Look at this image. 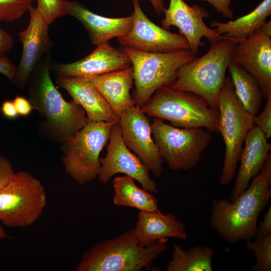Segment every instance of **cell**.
Returning a JSON list of instances; mask_svg holds the SVG:
<instances>
[{"instance_id":"obj_1","label":"cell","mask_w":271,"mask_h":271,"mask_svg":"<svg viewBox=\"0 0 271 271\" xmlns=\"http://www.w3.org/2000/svg\"><path fill=\"white\" fill-rule=\"evenodd\" d=\"M245 191L233 202L213 200L209 223L227 242L234 244L255 238L258 215L271 197V153Z\"/></svg>"},{"instance_id":"obj_2","label":"cell","mask_w":271,"mask_h":271,"mask_svg":"<svg viewBox=\"0 0 271 271\" xmlns=\"http://www.w3.org/2000/svg\"><path fill=\"white\" fill-rule=\"evenodd\" d=\"M28 82L29 100L44 118L39 128L48 139L63 143L87 123L83 108L66 101L55 86L48 62L36 67Z\"/></svg>"},{"instance_id":"obj_3","label":"cell","mask_w":271,"mask_h":271,"mask_svg":"<svg viewBox=\"0 0 271 271\" xmlns=\"http://www.w3.org/2000/svg\"><path fill=\"white\" fill-rule=\"evenodd\" d=\"M167 238L146 247L141 246L134 228L118 236L101 241L81 256L76 271H141L149 269L152 262L166 249Z\"/></svg>"},{"instance_id":"obj_4","label":"cell","mask_w":271,"mask_h":271,"mask_svg":"<svg viewBox=\"0 0 271 271\" xmlns=\"http://www.w3.org/2000/svg\"><path fill=\"white\" fill-rule=\"evenodd\" d=\"M225 37L211 43L208 51L177 71L171 88L192 92L203 98L209 106L218 110V98L235 44L243 40Z\"/></svg>"},{"instance_id":"obj_5","label":"cell","mask_w":271,"mask_h":271,"mask_svg":"<svg viewBox=\"0 0 271 271\" xmlns=\"http://www.w3.org/2000/svg\"><path fill=\"white\" fill-rule=\"evenodd\" d=\"M141 108L147 115L167 120L176 127H203L210 132H219V110L191 92L162 86Z\"/></svg>"},{"instance_id":"obj_6","label":"cell","mask_w":271,"mask_h":271,"mask_svg":"<svg viewBox=\"0 0 271 271\" xmlns=\"http://www.w3.org/2000/svg\"><path fill=\"white\" fill-rule=\"evenodd\" d=\"M130 59L135 89L132 99L142 107L159 88L170 86L178 70L197 57L189 49L165 53H150L121 47Z\"/></svg>"},{"instance_id":"obj_7","label":"cell","mask_w":271,"mask_h":271,"mask_svg":"<svg viewBox=\"0 0 271 271\" xmlns=\"http://www.w3.org/2000/svg\"><path fill=\"white\" fill-rule=\"evenodd\" d=\"M219 132L225 145L219 183L226 185L236 176L243 144L254 126L253 115L247 111L234 93L230 76L226 77L218 98Z\"/></svg>"},{"instance_id":"obj_8","label":"cell","mask_w":271,"mask_h":271,"mask_svg":"<svg viewBox=\"0 0 271 271\" xmlns=\"http://www.w3.org/2000/svg\"><path fill=\"white\" fill-rule=\"evenodd\" d=\"M115 122H88L62 143L65 171L78 184L84 185L98 177L99 155L109 141L111 128Z\"/></svg>"},{"instance_id":"obj_9","label":"cell","mask_w":271,"mask_h":271,"mask_svg":"<svg viewBox=\"0 0 271 271\" xmlns=\"http://www.w3.org/2000/svg\"><path fill=\"white\" fill-rule=\"evenodd\" d=\"M47 194L41 182L29 172L15 173L0 188V221L9 227H24L41 216L47 204Z\"/></svg>"},{"instance_id":"obj_10","label":"cell","mask_w":271,"mask_h":271,"mask_svg":"<svg viewBox=\"0 0 271 271\" xmlns=\"http://www.w3.org/2000/svg\"><path fill=\"white\" fill-rule=\"evenodd\" d=\"M151 126L161 157L175 171L195 167L212 138L211 132L204 128H179L155 117Z\"/></svg>"},{"instance_id":"obj_11","label":"cell","mask_w":271,"mask_h":271,"mask_svg":"<svg viewBox=\"0 0 271 271\" xmlns=\"http://www.w3.org/2000/svg\"><path fill=\"white\" fill-rule=\"evenodd\" d=\"M133 11L130 30L118 38L121 47L145 52L165 53L189 49L185 37L173 33L151 21L143 12L139 0H131Z\"/></svg>"},{"instance_id":"obj_12","label":"cell","mask_w":271,"mask_h":271,"mask_svg":"<svg viewBox=\"0 0 271 271\" xmlns=\"http://www.w3.org/2000/svg\"><path fill=\"white\" fill-rule=\"evenodd\" d=\"M99 162L98 177L102 183L105 184L114 175L122 173L139 182L143 189L150 193H158L156 183L150 177V170L123 141L118 122L114 123L111 128L106 155L99 158Z\"/></svg>"},{"instance_id":"obj_13","label":"cell","mask_w":271,"mask_h":271,"mask_svg":"<svg viewBox=\"0 0 271 271\" xmlns=\"http://www.w3.org/2000/svg\"><path fill=\"white\" fill-rule=\"evenodd\" d=\"M231 60L256 79L266 99L271 93L270 21L235 44Z\"/></svg>"},{"instance_id":"obj_14","label":"cell","mask_w":271,"mask_h":271,"mask_svg":"<svg viewBox=\"0 0 271 271\" xmlns=\"http://www.w3.org/2000/svg\"><path fill=\"white\" fill-rule=\"evenodd\" d=\"M123 141L157 177L163 172L164 160L152 137L149 118L135 105L125 110L118 121Z\"/></svg>"},{"instance_id":"obj_15","label":"cell","mask_w":271,"mask_h":271,"mask_svg":"<svg viewBox=\"0 0 271 271\" xmlns=\"http://www.w3.org/2000/svg\"><path fill=\"white\" fill-rule=\"evenodd\" d=\"M163 13L165 17L161 21L162 27L168 31L171 26L178 28L180 34L185 37L194 55L198 54L199 47L205 44L201 41L203 37L210 43L226 37L205 24L203 19L208 18L210 15L198 5L189 6L183 0H170L169 7Z\"/></svg>"},{"instance_id":"obj_16","label":"cell","mask_w":271,"mask_h":271,"mask_svg":"<svg viewBox=\"0 0 271 271\" xmlns=\"http://www.w3.org/2000/svg\"><path fill=\"white\" fill-rule=\"evenodd\" d=\"M28 11V26L19 34L23 50L20 62L12 81L20 89L25 87L39 60L43 54L50 50L52 44L48 35L49 25L40 11L33 6Z\"/></svg>"},{"instance_id":"obj_17","label":"cell","mask_w":271,"mask_h":271,"mask_svg":"<svg viewBox=\"0 0 271 271\" xmlns=\"http://www.w3.org/2000/svg\"><path fill=\"white\" fill-rule=\"evenodd\" d=\"M131 66L129 57L105 42L83 58L68 64L55 65L54 70L63 76L100 75L125 69Z\"/></svg>"},{"instance_id":"obj_18","label":"cell","mask_w":271,"mask_h":271,"mask_svg":"<svg viewBox=\"0 0 271 271\" xmlns=\"http://www.w3.org/2000/svg\"><path fill=\"white\" fill-rule=\"evenodd\" d=\"M63 5L65 15L72 16L81 22L91 43L95 45L125 35L132 26V14L126 17L108 18L93 13L77 2L64 0Z\"/></svg>"},{"instance_id":"obj_19","label":"cell","mask_w":271,"mask_h":271,"mask_svg":"<svg viewBox=\"0 0 271 271\" xmlns=\"http://www.w3.org/2000/svg\"><path fill=\"white\" fill-rule=\"evenodd\" d=\"M58 86L66 90L87 114L88 122L119 121V117L92 83L82 76H59Z\"/></svg>"},{"instance_id":"obj_20","label":"cell","mask_w":271,"mask_h":271,"mask_svg":"<svg viewBox=\"0 0 271 271\" xmlns=\"http://www.w3.org/2000/svg\"><path fill=\"white\" fill-rule=\"evenodd\" d=\"M264 133L255 126L245 138L236 172L235 184L230 194V201H234L248 187L250 180L257 175L271 151V144Z\"/></svg>"},{"instance_id":"obj_21","label":"cell","mask_w":271,"mask_h":271,"mask_svg":"<svg viewBox=\"0 0 271 271\" xmlns=\"http://www.w3.org/2000/svg\"><path fill=\"white\" fill-rule=\"evenodd\" d=\"M137 218L134 229L141 246H150L169 237L183 240L188 238L185 225L171 213L163 214L159 209L153 212L139 211Z\"/></svg>"},{"instance_id":"obj_22","label":"cell","mask_w":271,"mask_h":271,"mask_svg":"<svg viewBox=\"0 0 271 271\" xmlns=\"http://www.w3.org/2000/svg\"><path fill=\"white\" fill-rule=\"evenodd\" d=\"M82 77L92 83L118 117L136 105L129 92L133 83L131 66L107 73Z\"/></svg>"},{"instance_id":"obj_23","label":"cell","mask_w":271,"mask_h":271,"mask_svg":"<svg viewBox=\"0 0 271 271\" xmlns=\"http://www.w3.org/2000/svg\"><path fill=\"white\" fill-rule=\"evenodd\" d=\"M271 15V0H263L252 11L234 21L220 22L212 21L211 27L226 37L244 39L260 28Z\"/></svg>"},{"instance_id":"obj_24","label":"cell","mask_w":271,"mask_h":271,"mask_svg":"<svg viewBox=\"0 0 271 271\" xmlns=\"http://www.w3.org/2000/svg\"><path fill=\"white\" fill-rule=\"evenodd\" d=\"M134 180L127 175L114 178L112 181L114 204L134 208L141 211L153 212L159 209L157 199L150 192L138 187Z\"/></svg>"},{"instance_id":"obj_25","label":"cell","mask_w":271,"mask_h":271,"mask_svg":"<svg viewBox=\"0 0 271 271\" xmlns=\"http://www.w3.org/2000/svg\"><path fill=\"white\" fill-rule=\"evenodd\" d=\"M227 69L238 101L249 113L253 116L257 115L263 99L258 82L251 74L231 60Z\"/></svg>"},{"instance_id":"obj_26","label":"cell","mask_w":271,"mask_h":271,"mask_svg":"<svg viewBox=\"0 0 271 271\" xmlns=\"http://www.w3.org/2000/svg\"><path fill=\"white\" fill-rule=\"evenodd\" d=\"M213 249L207 245H198L185 250L179 244L173 246L172 258L166 271H211Z\"/></svg>"},{"instance_id":"obj_27","label":"cell","mask_w":271,"mask_h":271,"mask_svg":"<svg viewBox=\"0 0 271 271\" xmlns=\"http://www.w3.org/2000/svg\"><path fill=\"white\" fill-rule=\"evenodd\" d=\"M246 249L252 252L255 262L252 265V271L271 270V234L254 241H246Z\"/></svg>"},{"instance_id":"obj_28","label":"cell","mask_w":271,"mask_h":271,"mask_svg":"<svg viewBox=\"0 0 271 271\" xmlns=\"http://www.w3.org/2000/svg\"><path fill=\"white\" fill-rule=\"evenodd\" d=\"M33 0H0V21L12 22L32 6Z\"/></svg>"},{"instance_id":"obj_29","label":"cell","mask_w":271,"mask_h":271,"mask_svg":"<svg viewBox=\"0 0 271 271\" xmlns=\"http://www.w3.org/2000/svg\"><path fill=\"white\" fill-rule=\"evenodd\" d=\"M64 0H37V8L49 25L57 18L65 15Z\"/></svg>"},{"instance_id":"obj_30","label":"cell","mask_w":271,"mask_h":271,"mask_svg":"<svg viewBox=\"0 0 271 271\" xmlns=\"http://www.w3.org/2000/svg\"><path fill=\"white\" fill-rule=\"evenodd\" d=\"M266 100V104L262 112L253 116V123L268 139L271 137V93Z\"/></svg>"},{"instance_id":"obj_31","label":"cell","mask_w":271,"mask_h":271,"mask_svg":"<svg viewBox=\"0 0 271 271\" xmlns=\"http://www.w3.org/2000/svg\"><path fill=\"white\" fill-rule=\"evenodd\" d=\"M15 173L10 161L4 156H0V188L7 184Z\"/></svg>"},{"instance_id":"obj_32","label":"cell","mask_w":271,"mask_h":271,"mask_svg":"<svg viewBox=\"0 0 271 271\" xmlns=\"http://www.w3.org/2000/svg\"><path fill=\"white\" fill-rule=\"evenodd\" d=\"M271 234V206L264 213L263 219L257 227L255 238H261L264 236Z\"/></svg>"},{"instance_id":"obj_33","label":"cell","mask_w":271,"mask_h":271,"mask_svg":"<svg viewBox=\"0 0 271 271\" xmlns=\"http://www.w3.org/2000/svg\"><path fill=\"white\" fill-rule=\"evenodd\" d=\"M19 115L26 116L29 115L34 109L29 100L20 96H17L13 100Z\"/></svg>"},{"instance_id":"obj_34","label":"cell","mask_w":271,"mask_h":271,"mask_svg":"<svg viewBox=\"0 0 271 271\" xmlns=\"http://www.w3.org/2000/svg\"><path fill=\"white\" fill-rule=\"evenodd\" d=\"M17 66L14 65L6 56H0V73L12 82L16 74Z\"/></svg>"},{"instance_id":"obj_35","label":"cell","mask_w":271,"mask_h":271,"mask_svg":"<svg viewBox=\"0 0 271 271\" xmlns=\"http://www.w3.org/2000/svg\"><path fill=\"white\" fill-rule=\"evenodd\" d=\"M13 44L14 39L12 35L2 29L0 25V56H6L11 50Z\"/></svg>"},{"instance_id":"obj_36","label":"cell","mask_w":271,"mask_h":271,"mask_svg":"<svg viewBox=\"0 0 271 271\" xmlns=\"http://www.w3.org/2000/svg\"><path fill=\"white\" fill-rule=\"evenodd\" d=\"M207 2L211 5L219 13L224 17L232 19L233 16V11L229 7L225 6L219 0H200Z\"/></svg>"},{"instance_id":"obj_37","label":"cell","mask_w":271,"mask_h":271,"mask_svg":"<svg viewBox=\"0 0 271 271\" xmlns=\"http://www.w3.org/2000/svg\"><path fill=\"white\" fill-rule=\"evenodd\" d=\"M1 111L5 116L9 119H14L19 116V114L13 101H5L2 103Z\"/></svg>"},{"instance_id":"obj_38","label":"cell","mask_w":271,"mask_h":271,"mask_svg":"<svg viewBox=\"0 0 271 271\" xmlns=\"http://www.w3.org/2000/svg\"><path fill=\"white\" fill-rule=\"evenodd\" d=\"M153 7L155 12L158 15L164 13L166 8L164 6V0H149Z\"/></svg>"},{"instance_id":"obj_39","label":"cell","mask_w":271,"mask_h":271,"mask_svg":"<svg viewBox=\"0 0 271 271\" xmlns=\"http://www.w3.org/2000/svg\"><path fill=\"white\" fill-rule=\"evenodd\" d=\"M7 238H9V236L7 235L3 227L2 226L0 221V239Z\"/></svg>"},{"instance_id":"obj_40","label":"cell","mask_w":271,"mask_h":271,"mask_svg":"<svg viewBox=\"0 0 271 271\" xmlns=\"http://www.w3.org/2000/svg\"><path fill=\"white\" fill-rule=\"evenodd\" d=\"M225 6L229 7L231 4V0H219Z\"/></svg>"},{"instance_id":"obj_41","label":"cell","mask_w":271,"mask_h":271,"mask_svg":"<svg viewBox=\"0 0 271 271\" xmlns=\"http://www.w3.org/2000/svg\"><path fill=\"white\" fill-rule=\"evenodd\" d=\"M1 245H0V249H1Z\"/></svg>"}]
</instances>
